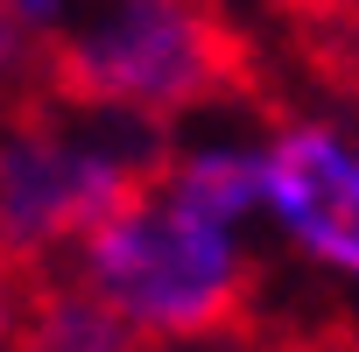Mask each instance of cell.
Wrapping results in <instances>:
<instances>
[{
    "mask_svg": "<svg viewBox=\"0 0 359 352\" xmlns=\"http://www.w3.org/2000/svg\"><path fill=\"white\" fill-rule=\"evenodd\" d=\"M345 92H352V113H359V57H352V85Z\"/></svg>",
    "mask_w": 359,
    "mask_h": 352,
    "instance_id": "10",
    "label": "cell"
},
{
    "mask_svg": "<svg viewBox=\"0 0 359 352\" xmlns=\"http://www.w3.org/2000/svg\"><path fill=\"white\" fill-rule=\"evenodd\" d=\"M0 8H8L22 29H36V36L57 50V36H64V29H71L85 8H92V0H0Z\"/></svg>",
    "mask_w": 359,
    "mask_h": 352,
    "instance_id": "7",
    "label": "cell"
},
{
    "mask_svg": "<svg viewBox=\"0 0 359 352\" xmlns=\"http://www.w3.org/2000/svg\"><path fill=\"white\" fill-rule=\"evenodd\" d=\"M219 8H226V15H233V29H240V22H268V15H289L296 0H219Z\"/></svg>",
    "mask_w": 359,
    "mask_h": 352,
    "instance_id": "9",
    "label": "cell"
},
{
    "mask_svg": "<svg viewBox=\"0 0 359 352\" xmlns=\"http://www.w3.org/2000/svg\"><path fill=\"white\" fill-rule=\"evenodd\" d=\"M15 352H155L78 268H50L22 296Z\"/></svg>",
    "mask_w": 359,
    "mask_h": 352,
    "instance_id": "5",
    "label": "cell"
},
{
    "mask_svg": "<svg viewBox=\"0 0 359 352\" xmlns=\"http://www.w3.org/2000/svg\"><path fill=\"white\" fill-rule=\"evenodd\" d=\"M148 127L64 99L57 85L0 106V247L15 268L50 275L99 233V219L148 176Z\"/></svg>",
    "mask_w": 359,
    "mask_h": 352,
    "instance_id": "2",
    "label": "cell"
},
{
    "mask_svg": "<svg viewBox=\"0 0 359 352\" xmlns=\"http://www.w3.org/2000/svg\"><path fill=\"white\" fill-rule=\"evenodd\" d=\"M240 29L219 0H92L57 36L50 85L78 106L169 134L226 106Z\"/></svg>",
    "mask_w": 359,
    "mask_h": 352,
    "instance_id": "3",
    "label": "cell"
},
{
    "mask_svg": "<svg viewBox=\"0 0 359 352\" xmlns=\"http://www.w3.org/2000/svg\"><path fill=\"white\" fill-rule=\"evenodd\" d=\"M71 268L155 345H205L219 338L261 268V219H240L191 184L148 162V176L99 219V233L71 254Z\"/></svg>",
    "mask_w": 359,
    "mask_h": 352,
    "instance_id": "1",
    "label": "cell"
},
{
    "mask_svg": "<svg viewBox=\"0 0 359 352\" xmlns=\"http://www.w3.org/2000/svg\"><path fill=\"white\" fill-rule=\"evenodd\" d=\"M43 85H50V43L0 8V106H8V99H29V92H43Z\"/></svg>",
    "mask_w": 359,
    "mask_h": 352,
    "instance_id": "6",
    "label": "cell"
},
{
    "mask_svg": "<svg viewBox=\"0 0 359 352\" xmlns=\"http://www.w3.org/2000/svg\"><path fill=\"white\" fill-rule=\"evenodd\" d=\"M261 240L359 303V113L289 106L261 127Z\"/></svg>",
    "mask_w": 359,
    "mask_h": 352,
    "instance_id": "4",
    "label": "cell"
},
{
    "mask_svg": "<svg viewBox=\"0 0 359 352\" xmlns=\"http://www.w3.org/2000/svg\"><path fill=\"white\" fill-rule=\"evenodd\" d=\"M22 296H29V268H15V261H8V247H0V352H15Z\"/></svg>",
    "mask_w": 359,
    "mask_h": 352,
    "instance_id": "8",
    "label": "cell"
}]
</instances>
